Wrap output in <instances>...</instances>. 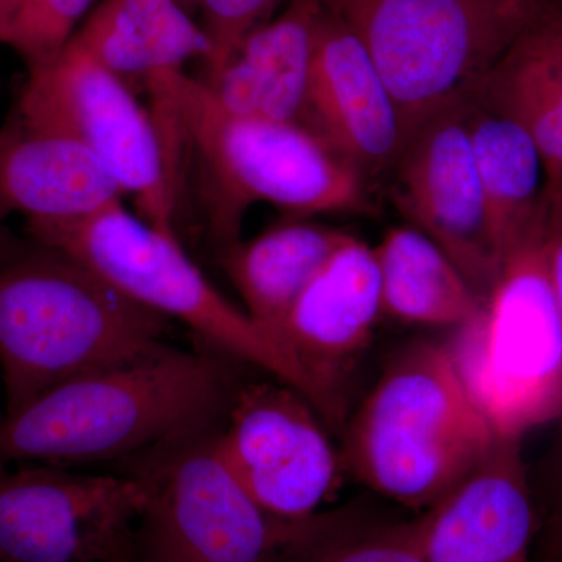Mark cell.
<instances>
[{"mask_svg": "<svg viewBox=\"0 0 562 562\" xmlns=\"http://www.w3.org/2000/svg\"><path fill=\"white\" fill-rule=\"evenodd\" d=\"M228 360L166 344L139 360L58 384L2 416L0 468L132 461L217 430L241 387Z\"/></svg>", "mask_w": 562, "mask_h": 562, "instance_id": "obj_1", "label": "cell"}, {"mask_svg": "<svg viewBox=\"0 0 562 562\" xmlns=\"http://www.w3.org/2000/svg\"><path fill=\"white\" fill-rule=\"evenodd\" d=\"M146 90L171 147L201 166L210 231L222 249L239 241L254 203L297 220L368 209V181L310 128L227 113L205 81L183 70L150 77Z\"/></svg>", "mask_w": 562, "mask_h": 562, "instance_id": "obj_2", "label": "cell"}, {"mask_svg": "<svg viewBox=\"0 0 562 562\" xmlns=\"http://www.w3.org/2000/svg\"><path fill=\"white\" fill-rule=\"evenodd\" d=\"M168 317L38 241L0 261V372L5 414L58 384L166 346Z\"/></svg>", "mask_w": 562, "mask_h": 562, "instance_id": "obj_3", "label": "cell"}, {"mask_svg": "<svg viewBox=\"0 0 562 562\" xmlns=\"http://www.w3.org/2000/svg\"><path fill=\"white\" fill-rule=\"evenodd\" d=\"M217 430L131 461L128 473L146 490L135 531L139 562H295L368 530L350 508L305 519L269 513L222 461Z\"/></svg>", "mask_w": 562, "mask_h": 562, "instance_id": "obj_4", "label": "cell"}, {"mask_svg": "<svg viewBox=\"0 0 562 562\" xmlns=\"http://www.w3.org/2000/svg\"><path fill=\"white\" fill-rule=\"evenodd\" d=\"M495 438L446 344L419 342L387 366L355 414L342 462L371 490L427 512L482 462Z\"/></svg>", "mask_w": 562, "mask_h": 562, "instance_id": "obj_5", "label": "cell"}, {"mask_svg": "<svg viewBox=\"0 0 562 562\" xmlns=\"http://www.w3.org/2000/svg\"><path fill=\"white\" fill-rule=\"evenodd\" d=\"M542 2L322 0L371 55L406 144L432 117L471 98Z\"/></svg>", "mask_w": 562, "mask_h": 562, "instance_id": "obj_6", "label": "cell"}, {"mask_svg": "<svg viewBox=\"0 0 562 562\" xmlns=\"http://www.w3.org/2000/svg\"><path fill=\"white\" fill-rule=\"evenodd\" d=\"M446 347L495 435L522 439L558 420L562 322L549 276L543 217L506 254L482 310L457 327Z\"/></svg>", "mask_w": 562, "mask_h": 562, "instance_id": "obj_7", "label": "cell"}, {"mask_svg": "<svg viewBox=\"0 0 562 562\" xmlns=\"http://www.w3.org/2000/svg\"><path fill=\"white\" fill-rule=\"evenodd\" d=\"M27 233L83 262L144 308L180 321L221 355L271 373L310 401L297 366L206 280L179 239L133 216L122 202L80 220L27 222Z\"/></svg>", "mask_w": 562, "mask_h": 562, "instance_id": "obj_8", "label": "cell"}, {"mask_svg": "<svg viewBox=\"0 0 562 562\" xmlns=\"http://www.w3.org/2000/svg\"><path fill=\"white\" fill-rule=\"evenodd\" d=\"M14 116L83 143L132 195L140 220L180 241V172L157 117L76 41L29 70Z\"/></svg>", "mask_w": 562, "mask_h": 562, "instance_id": "obj_9", "label": "cell"}, {"mask_svg": "<svg viewBox=\"0 0 562 562\" xmlns=\"http://www.w3.org/2000/svg\"><path fill=\"white\" fill-rule=\"evenodd\" d=\"M146 503L135 475L0 468V562H139Z\"/></svg>", "mask_w": 562, "mask_h": 562, "instance_id": "obj_10", "label": "cell"}, {"mask_svg": "<svg viewBox=\"0 0 562 562\" xmlns=\"http://www.w3.org/2000/svg\"><path fill=\"white\" fill-rule=\"evenodd\" d=\"M312 402L281 383L236 392L214 436L217 453L262 508L286 519L319 513L341 482L342 458Z\"/></svg>", "mask_w": 562, "mask_h": 562, "instance_id": "obj_11", "label": "cell"}, {"mask_svg": "<svg viewBox=\"0 0 562 562\" xmlns=\"http://www.w3.org/2000/svg\"><path fill=\"white\" fill-rule=\"evenodd\" d=\"M462 102L414 133L391 173V199L484 302L501 277L505 249L473 160Z\"/></svg>", "mask_w": 562, "mask_h": 562, "instance_id": "obj_12", "label": "cell"}, {"mask_svg": "<svg viewBox=\"0 0 562 562\" xmlns=\"http://www.w3.org/2000/svg\"><path fill=\"white\" fill-rule=\"evenodd\" d=\"M383 314L373 247L350 236L299 295L279 344L310 387L322 419L342 427L344 383L368 349Z\"/></svg>", "mask_w": 562, "mask_h": 562, "instance_id": "obj_13", "label": "cell"}, {"mask_svg": "<svg viewBox=\"0 0 562 562\" xmlns=\"http://www.w3.org/2000/svg\"><path fill=\"white\" fill-rule=\"evenodd\" d=\"M305 125L349 161L369 187L391 177L406 147L401 114L371 55L325 5Z\"/></svg>", "mask_w": 562, "mask_h": 562, "instance_id": "obj_14", "label": "cell"}, {"mask_svg": "<svg viewBox=\"0 0 562 562\" xmlns=\"http://www.w3.org/2000/svg\"><path fill=\"white\" fill-rule=\"evenodd\" d=\"M520 442L497 436L482 462L422 514L425 562H530L538 524Z\"/></svg>", "mask_w": 562, "mask_h": 562, "instance_id": "obj_15", "label": "cell"}, {"mask_svg": "<svg viewBox=\"0 0 562 562\" xmlns=\"http://www.w3.org/2000/svg\"><path fill=\"white\" fill-rule=\"evenodd\" d=\"M124 191L79 139L13 116L0 131V221L80 220L122 202Z\"/></svg>", "mask_w": 562, "mask_h": 562, "instance_id": "obj_16", "label": "cell"}, {"mask_svg": "<svg viewBox=\"0 0 562 562\" xmlns=\"http://www.w3.org/2000/svg\"><path fill=\"white\" fill-rule=\"evenodd\" d=\"M322 0H291L258 25L209 81L222 109L235 116L294 122L306 127Z\"/></svg>", "mask_w": 562, "mask_h": 562, "instance_id": "obj_17", "label": "cell"}, {"mask_svg": "<svg viewBox=\"0 0 562 562\" xmlns=\"http://www.w3.org/2000/svg\"><path fill=\"white\" fill-rule=\"evenodd\" d=\"M472 95L519 122L562 184V0H543Z\"/></svg>", "mask_w": 562, "mask_h": 562, "instance_id": "obj_18", "label": "cell"}, {"mask_svg": "<svg viewBox=\"0 0 562 562\" xmlns=\"http://www.w3.org/2000/svg\"><path fill=\"white\" fill-rule=\"evenodd\" d=\"M72 40L132 88L188 61H209L213 46L177 0H102Z\"/></svg>", "mask_w": 562, "mask_h": 562, "instance_id": "obj_19", "label": "cell"}, {"mask_svg": "<svg viewBox=\"0 0 562 562\" xmlns=\"http://www.w3.org/2000/svg\"><path fill=\"white\" fill-rule=\"evenodd\" d=\"M350 236L291 221L222 249V268L241 295L247 316L280 347L281 327L292 305Z\"/></svg>", "mask_w": 562, "mask_h": 562, "instance_id": "obj_20", "label": "cell"}, {"mask_svg": "<svg viewBox=\"0 0 562 562\" xmlns=\"http://www.w3.org/2000/svg\"><path fill=\"white\" fill-rule=\"evenodd\" d=\"M464 125L506 254L541 224L549 173L538 144L519 122L491 109L475 95L462 102Z\"/></svg>", "mask_w": 562, "mask_h": 562, "instance_id": "obj_21", "label": "cell"}, {"mask_svg": "<svg viewBox=\"0 0 562 562\" xmlns=\"http://www.w3.org/2000/svg\"><path fill=\"white\" fill-rule=\"evenodd\" d=\"M373 251L383 314L413 324L460 327L482 310V299L446 251L412 225L391 228Z\"/></svg>", "mask_w": 562, "mask_h": 562, "instance_id": "obj_22", "label": "cell"}, {"mask_svg": "<svg viewBox=\"0 0 562 562\" xmlns=\"http://www.w3.org/2000/svg\"><path fill=\"white\" fill-rule=\"evenodd\" d=\"M94 0H22L2 44L21 55L29 70L57 58L76 35Z\"/></svg>", "mask_w": 562, "mask_h": 562, "instance_id": "obj_23", "label": "cell"}, {"mask_svg": "<svg viewBox=\"0 0 562 562\" xmlns=\"http://www.w3.org/2000/svg\"><path fill=\"white\" fill-rule=\"evenodd\" d=\"M295 562H425L420 517L412 522L369 528Z\"/></svg>", "mask_w": 562, "mask_h": 562, "instance_id": "obj_24", "label": "cell"}, {"mask_svg": "<svg viewBox=\"0 0 562 562\" xmlns=\"http://www.w3.org/2000/svg\"><path fill=\"white\" fill-rule=\"evenodd\" d=\"M283 0H199L203 31L213 52L206 61L209 76H214L231 57L244 36L272 18Z\"/></svg>", "mask_w": 562, "mask_h": 562, "instance_id": "obj_25", "label": "cell"}, {"mask_svg": "<svg viewBox=\"0 0 562 562\" xmlns=\"http://www.w3.org/2000/svg\"><path fill=\"white\" fill-rule=\"evenodd\" d=\"M543 236H546L550 281H552L554 301H557L562 322V184L552 183V181H550L549 195H547ZM557 424L560 427L562 453V408Z\"/></svg>", "mask_w": 562, "mask_h": 562, "instance_id": "obj_26", "label": "cell"}, {"mask_svg": "<svg viewBox=\"0 0 562 562\" xmlns=\"http://www.w3.org/2000/svg\"><path fill=\"white\" fill-rule=\"evenodd\" d=\"M541 562H562V497L543 530Z\"/></svg>", "mask_w": 562, "mask_h": 562, "instance_id": "obj_27", "label": "cell"}, {"mask_svg": "<svg viewBox=\"0 0 562 562\" xmlns=\"http://www.w3.org/2000/svg\"><path fill=\"white\" fill-rule=\"evenodd\" d=\"M22 0H0V43L5 38L11 21L20 9Z\"/></svg>", "mask_w": 562, "mask_h": 562, "instance_id": "obj_28", "label": "cell"}, {"mask_svg": "<svg viewBox=\"0 0 562 562\" xmlns=\"http://www.w3.org/2000/svg\"><path fill=\"white\" fill-rule=\"evenodd\" d=\"M177 2L183 7L199 5V0H177Z\"/></svg>", "mask_w": 562, "mask_h": 562, "instance_id": "obj_29", "label": "cell"}, {"mask_svg": "<svg viewBox=\"0 0 562 562\" xmlns=\"http://www.w3.org/2000/svg\"><path fill=\"white\" fill-rule=\"evenodd\" d=\"M525 2H541V0H525Z\"/></svg>", "mask_w": 562, "mask_h": 562, "instance_id": "obj_30", "label": "cell"}, {"mask_svg": "<svg viewBox=\"0 0 562 562\" xmlns=\"http://www.w3.org/2000/svg\"><path fill=\"white\" fill-rule=\"evenodd\" d=\"M0 419H2V416H0Z\"/></svg>", "mask_w": 562, "mask_h": 562, "instance_id": "obj_31", "label": "cell"}]
</instances>
